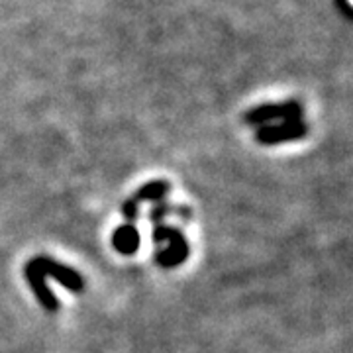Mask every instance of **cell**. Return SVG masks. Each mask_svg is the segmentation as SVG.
I'll return each instance as SVG.
<instances>
[{
    "instance_id": "8",
    "label": "cell",
    "mask_w": 353,
    "mask_h": 353,
    "mask_svg": "<svg viewBox=\"0 0 353 353\" xmlns=\"http://www.w3.org/2000/svg\"><path fill=\"white\" fill-rule=\"evenodd\" d=\"M171 190V185L167 181H150L134 194V199L138 202H161L167 196V192Z\"/></svg>"
},
{
    "instance_id": "6",
    "label": "cell",
    "mask_w": 353,
    "mask_h": 353,
    "mask_svg": "<svg viewBox=\"0 0 353 353\" xmlns=\"http://www.w3.org/2000/svg\"><path fill=\"white\" fill-rule=\"evenodd\" d=\"M139 238L138 228L134 224H122L120 228H116L112 234V245L114 250L122 255H134L139 250Z\"/></svg>"
},
{
    "instance_id": "5",
    "label": "cell",
    "mask_w": 353,
    "mask_h": 353,
    "mask_svg": "<svg viewBox=\"0 0 353 353\" xmlns=\"http://www.w3.org/2000/svg\"><path fill=\"white\" fill-rule=\"evenodd\" d=\"M24 275H26V281H28V285H30V289L34 290V294H36L38 303L41 304L48 312H55V310H59V301L55 299L53 290L48 287V277L43 275V271L39 269L38 263H36L34 259H30V261L26 263Z\"/></svg>"
},
{
    "instance_id": "9",
    "label": "cell",
    "mask_w": 353,
    "mask_h": 353,
    "mask_svg": "<svg viewBox=\"0 0 353 353\" xmlns=\"http://www.w3.org/2000/svg\"><path fill=\"white\" fill-rule=\"evenodd\" d=\"M138 208H139V202L132 196V199H128V201H124V204H122V214H124V218H126L128 222L126 224H132L136 218H138Z\"/></svg>"
},
{
    "instance_id": "4",
    "label": "cell",
    "mask_w": 353,
    "mask_h": 353,
    "mask_svg": "<svg viewBox=\"0 0 353 353\" xmlns=\"http://www.w3.org/2000/svg\"><path fill=\"white\" fill-rule=\"evenodd\" d=\"M308 134V126L304 120H294V122H279L277 126H261L257 130L255 138L261 145H277L292 139H301Z\"/></svg>"
},
{
    "instance_id": "7",
    "label": "cell",
    "mask_w": 353,
    "mask_h": 353,
    "mask_svg": "<svg viewBox=\"0 0 353 353\" xmlns=\"http://www.w3.org/2000/svg\"><path fill=\"white\" fill-rule=\"evenodd\" d=\"M167 216H179L183 222H190L192 220V210L187 204H173V202H155L153 208L150 210V222L152 224H163Z\"/></svg>"
},
{
    "instance_id": "1",
    "label": "cell",
    "mask_w": 353,
    "mask_h": 353,
    "mask_svg": "<svg viewBox=\"0 0 353 353\" xmlns=\"http://www.w3.org/2000/svg\"><path fill=\"white\" fill-rule=\"evenodd\" d=\"M153 243L163 248L155 253V263L163 269H176L179 265H183L190 255V245L187 238L183 236V232L175 226H167V224H157L153 228Z\"/></svg>"
},
{
    "instance_id": "2",
    "label": "cell",
    "mask_w": 353,
    "mask_h": 353,
    "mask_svg": "<svg viewBox=\"0 0 353 353\" xmlns=\"http://www.w3.org/2000/svg\"><path fill=\"white\" fill-rule=\"evenodd\" d=\"M294 122L303 120V104L296 101L279 102V104H261L245 114V122L250 126H267L269 122Z\"/></svg>"
},
{
    "instance_id": "3",
    "label": "cell",
    "mask_w": 353,
    "mask_h": 353,
    "mask_svg": "<svg viewBox=\"0 0 353 353\" xmlns=\"http://www.w3.org/2000/svg\"><path fill=\"white\" fill-rule=\"evenodd\" d=\"M34 261L38 263V267L43 271L46 277L55 279L67 290H71V292H83L85 290V279L75 269L59 263V261L51 259L48 255H38V257H34Z\"/></svg>"
}]
</instances>
